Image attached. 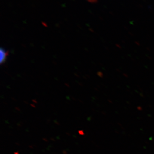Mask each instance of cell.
Here are the masks:
<instances>
[{
  "instance_id": "6da1fadb",
  "label": "cell",
  "mask_w": 154,
  "mask_h": 154,
  "mask_svg": "<svg viewBox=\"0 0 154 154\" xmlns=\"http://www.w3.org/2000/svg\"><path fill=\"white\" fill-rule=\"evenodd\" d=\"M0 63L1 64H3L6 61L7 56L8 52L2 48L0 50Z\"/></svg>"
}]
</instances>
